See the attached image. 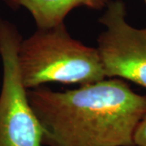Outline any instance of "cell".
<instances>
[{
  "mask_svg": "<svg viewBox=\"0 0 146 146\" xmlns=\"http://www.w3.org/2000/svg\"><path fill=\"white\" fill-rule=\"evenodd\" d=\"M28 98L45 146H135L134 131L146 115V94L119 78L65 92L41 86L29 89Z\"/></svg>",
  "mask_w": 146,
  "mask_h": 146,
  "instance_id": "1",
  "label": "cell"
},
{
  "mask_svg": "<svg viewBox=\"0 0 146 146\" xmlns=\"http://www.w3.org/2000/svg\"><path fill=\"white\" fill-rule=\"evenodd\" d=\"M18 63L22 83L28 90L48 83L85 85L106 78L97 47L73 38L64 23L36 29L22 39Z\"/></svg>",
  "mask_w": 146,
  "mask_h": 146,
  "instance_id": "2",
  "label": "cell"
},
{
  "mask_svg": "<svg viewBox=\"0 0 146 146\" xmlns=\"http://www.w3.org/2000/svg\"><path fill=\"white\" fill-rule=\"evenodd\" d=\"M23 37L11 22L0 19V146H44L43 130L21 80L18 50Z\"/></svg>",
  "mask_w": 146,
  "mask_h": 146,
  "instance_id": "3",
  "label": "cell"
},
{
  "mask_svg": "<svg viewBox=\"0 0 146 146\" xmlns=\"http://www.w3.org/2000/svg\"><path fill=\"white\" fill-rule=\"evenodd\" d=\"M99 23L104 30L98 46L106 78L131 81L146 89V28L131 25L126 20L123 0H112Z\"/></svg>",
  "mask_w": 146,
  "mask_h": 146,
  "instance_id": "4",
  "label": "cell"
},
{
  "mask_svg": "<svg viewBox=\"0 0 146 146\" xmlns=\"http://www.w3.org/2000/svg\"><path fill=\"white\" fill-rule=\"evenodd\" d=\"M112 0H3L11 9H26L33 18L36 29H47L64 23L68 14L79 7L101 11Z\"/></svg>",
  "mask_w": 146,
  "mask_h": 146,
  "instance_id": "5",
  "label": "cell"
},
{
  "mask_svg": "<svg viewBox=\"0 0 146 146\" xmlns=\"http://www.w3.org/2000/svg\"><path fill=\"white\" fill-rule=\"evenodd\" d=\"M135 146H146V115L136 126L133 134Z\"/></svg>",
  "mask_w": 146,
  "mask_h": 146,
  "instance_id": "6",
  "label": "cell"
},
{
  "mask_svg": "<svg viewBox=\"0 0 146 146\" xmlns=\"http://www.w3.org/2000/svg\"><path fill=\"white\" fill-rule=\"evenodd\" d=\"M144 2H145V7H146V0H144Z\"/></svg>",
  "mask_w": 146,
  "mask_h": 146,
  "instance_id": "7",
  "label": "cell"
}]
</instances>
